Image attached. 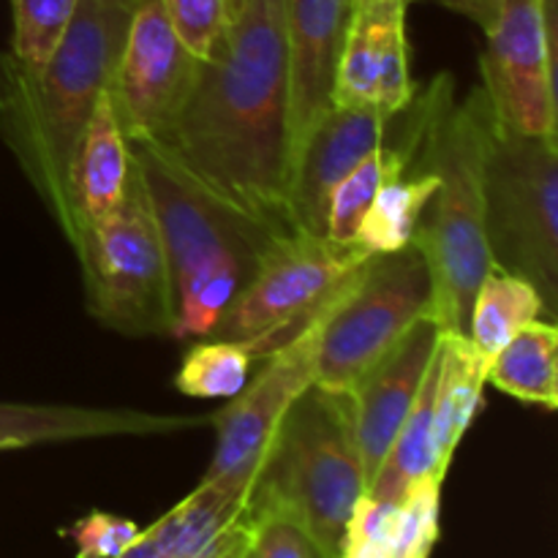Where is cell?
Wrapping results in <instances>:
<instances>
[{"mask_svg": "<svg viewBox=\"0 0 558 558\" xmlns=\"http://www.w3.org/2000/svg\"><path fill=\"white\" fill-rule=\"evenodd\" d=\"M196 183L272 234L294 232L292 69L283 0H238L167 140Z\"/></svg>", "mask_w": 558, "mask_h": 558, "instance_id": "obj_1", "label": "cell"}, {"mask_svg": "<svg viewBox=\"0 0 558 558\" xmlns=\"http://www.w3.org/2000/svg\"><path fill=\"white\" fill-rule=\"evenodd\" d=\"M134 5L80 0L63 41L41 65L0 54V140L71 248L80 238L71 196L76 153L112 80Z\"/></svg>", "mask_w": 558, "mask_h": 558, "instance_id": "obj_2", "label": "cell"}, {"mask_svg": "<svg viewBox=\"0 0 558 558\" xmlns=\"http://www.w3.org/2000/svg\"><path fill=\"white\" fill-rule=\"evenodd\" d=\"M414 118L412 167L436 174L412 243L423 251L434 276V319L441 332L469 336L480 281L494 267L485 240V161L494 112L483 87L456 101L450 74L430 80L409 104Z\"/></svg>", "mask_w": 558, "mask_h": 558, "instance_id": "obj_3", "label": "cell"}, {"mask_svg": "<svg viewBox=\"0 0 558 558\" xmlns=\"http://www.w3.org/2000/svg\"><path fill=\"white\" fill-rule=\"evenodd\" d=\"M129 145L172 270V338L199 341L213 336L278 234L196 183L158 142Z\"/></svg>", "mask_w": 558, "mask_h": 558, "instance_id": "obj_4", "label": "cell"}, {"mask_svg": "<svg viewBox=\"0 0 558 558\" xmlns=\"http://www.w3.org/2000/svg\"><path fill=\"white\" fill-rule=\"evenodd\" d=\"M365 494L352 396L311 385L278 425L245 515L287 518L314 539L322 558H341Z\"/></svg>", "mask_w": 558, "mask_h": 558, "instance_id": "obj_5", "label": "cell"}, {"mask_svg": "<svg viewBox=\"0 0 558 558\" xmlns=\"http://www.w3.org/2000/svg\"><path fill=\"white\" fill-rule=\"evenodd\" d=\"M74 254L85 305L98 325L129 338H172V270L136 167L125 199L82 229Z\"/></svg>", "mask_w": 558, "mask_h": 558, "instance_id": "obj_6", "label": "cell"}, {"mask_svg": "<svg viewBox=\"0 0 558 558\" xmlns=\"http://www.w3.org/2000/svg\"><path fill=\"white\" fill-rule=\"evenodd\" d=\"M485 240L490 262L539 292L558 316V142L501 134L485 161Z\"/></svg>", "mask_w": 558, "mask_h": 558, "instance_id": "obj_7", "label": "cell"}, {"mask_svg": "<svg viewBox=\"0 0 558 558\" xmlns=\"http://www.w3.org/2000/svg\"><path fill=\"white\" fill-rule=\"evenodd\" d=\"M371 256L325 234H278L207 338L238 341L262 360L311 325Z\"/></svg>", "mask_w": 558, "mask_h": 558, "instance_id": "obj_8", "label": "cell"}, {"mask_svg": "<svg viewBox=\"0 0 558 558\" xmlns=\"http://www.w3.org/2000/svg\"><path fill=\"white\" fill-rule=\"evenodd\" d=\"M425 316H434V276L423 251L409 243L374 254L322 319L314 385L349 392Z\"/></svg>", "mask_w": 558, "mask_h": 558, "instance_id": "obj_9", "label": "cell"}, {"mask_svg": "<svg viewBox=\"0 0 558 558\" xmlns=\"http://www.w3.org/2000/svg\"><path fill=\"white\" fill-rule=\"evenodd\" d=\"M483 31L480 87L496 131L558 142L556 0H505Z\"/></svg>", "mask_w": 558, "mask_h": 558, "instance_id": "obj_10", "label": "cell"}, {"mask_svg": "<svg viewBox=\"0 0 558 558\" xmlns=\"http://www.w3.org/2000/svg\"><path fill=\"white\" fill-rule=\"evenodd\" d=\"M332 303L298 336L265 354L262 357L265 365H259L254 381H245L243 390L229 398L227 407L210 412V425L216 428V452L202 483L232 490L248 501V490L270 450L278 425L283 423L292 403L314 385L322 319Z\"/></svg>", "mask_w": 558, "mask_h": 558, "instance_id": "obj_11", "label": "cell"}, {"mask_svg": "<svg viewBox=\"0 0 558 558\" xmlns=\"http://www.w3.org/2000/svg\"><path fill=\"white\" fill-rule=\"evenodd\" d=\"M199 58L180 41L161 0H136L109 80L114 114L131 140L163 142L194 85Z\"/></svg>", "mask_w": 558, "mask_h": 558, "instance_id": "obj_12", "label": "cell"}, {"mask_svg": "<svg viewBox=\"0 0 558 558\" xmlns=\"http://www.w3.org/2000/svg\"><path fill=\"white\" fill-rule=\"evenodd\" d=\"M409 0H379L352 11L336 69L332 104L376 107L396 118L417 96L407 38Z\"/></svg>", "mask_w": 558, "mask_h": 558, "instance_id": "obj_13", "label": "cell"}, {"mask_svg": "<svg viewBox=\"0 0 558 558\" xmlns=\"http://www.w3.org/2000/svg\"><path fill=\"white\" fill-rule=\"evenodd\" d=\"M396 118L376 107L332 104L327 109L325 118L305 134L294 153L289 178V213L294 229L327 238V207L332 191L368 153L385 145Z\"/></svg>", "mask_w": 558, "mask_h": 558, "instance_id": "obj_14", "label": "cell"}, {"mask_svg": "<svg viewBox=\"0 0 558 558\" xmlns=\"http://www.w3.org/2000/svg\"><path fill=\"white\" fill-rule=\"evenodd\" d=\"M439 338L441 327L436 325L434 316H425L349 390L368 488L385 463L403 420L417 401L420 387L439 349Z\"/></svg>", "mask_w": 558, "mask_h": 558, "instance_id": "obj_15", "label": "cell"}, {"mask_svg": "<svg viewBox=\"0 0 558 558\" xmlns=\"http://www.w3.org/2000/svg\"><path fill=\"white\" fill-rule=\"evenodd\" d=\"M352 11V0H283L292 69L294 153L332 107L338 54Z\"/></svg>", "mask_w": 558, "mask_h": 558, "instance_id": "obj_16", "label": "cell"}, {"mask_svg": "<svg viewBox=\"0 0 558 558\" xmlns=\"http://www.w3.org/2000/svg\"><path fill=\"white\" fill-rule=\"evenodd\" d=\"M202 425H210V414H158L142 409L0 401V445L5 450L114 439V436H172L196 430Z\"/></svg>", "mask_w": 558, "mask_h": 558, "instance_id": "obj_17", "label": "cell"}, {"mask_svg": "<svg viewBox=\"0 0 558 558\" xmlns=\"http://www.w3.org/2000/svg\"><path fill=\"white\" fill-rule=\"evenodd\" d=\"M131 174H134V158H131L129 136L114 114L107 87L93 109L85 136H82L74 161V178H71V196H74L80 232L107 218L125 199Z\"/></svg>", "mask_w": 558, "mask_h": 558, "instance_id": "obj_18", "label": "cell"}, {"mask_svg": "<svg viewBox=\"0 0 558 558\" xmlns=\"http://www.w3.org/2000/svg\"><path fill=\"white\" fill-rule=\"evenodd\" d=\"M485 365L469 347L466 336L441 332L436 349V396H434V428L436 458L445 472L456 458L458 445L466 436L483 403Z\"/></svg>", "mask_w": 558, "mask_h": 558, "instance_id": "obj_19", "label": "cell"}, {"mask_svg": "<svg viewBox=\"0 0 558 558\" xmlns=\"http://www.w3.org/2000/svg\"><path fill=\"white\" fill-rule=\"evenodd\" d=\"M434 396H436V354L425 374L412 412L403 420L385 463L376 472L365 499L374 505H401L414 485L425 480H441L447 472L436 458V428H434Z\"/></svg>", "mask_w": 558, "mask_h": 558, "instance_id": "obj_20", "label": "cell"}, {"mask_svg": "<svg viewBox=\"0 0 558 558\" xmlns=\"http://www.w3.org/2000/svg\"><path fill=\"white\" fill-rule=\"evenodd\" d=\"M558 327L556 322L534 319L510 338L490 360L485 385L521 403L558 409Z\"/></svg>", "mask_w": 558, "mask_h": 558, "instance_id": "obj_21", "label": "cell"}, {"mask_svg": "<svg viewBox=\"0 0 558 558\" xmlns=\"http://www.w3.org/2000/svg\"><path fill=\"white\" fill-rule=\"evenodd\" d=\"M534 319H545V305L537 289L526 278L512 276L496 265L490 267L474 294L466 336L472 352L485 365V374L490 360L510 343L521 327Z\"/></svg>", "mask_w": 558, "mask_h": 558, "instance_id": "obj_22", "label": "cell"}, {"mask_svg": "<svg viewBox=\"0 0 558 558\" xmlns=\"http://www.w3.org/2000/svg\"><path fill=\"white\" fill-rule=\"evenodd\" d=\"M407 114V129L396 145H379L374 153L363 158L341 183L336 185L327 207V238L336 243H354L357 229L368 213L371 202L376 199L381 185L398 174L409 172L414 161V118L409 107L403 109Z\"/></svg>", "mask_w": 558, "mask_h": 558, "instance_id": "obj_23", "label": "cell"}, {"mask_svg": "<svg viewBox=\"0 0 558 558\" xmlns=\"http://www.w3.org/2000/svg\"><path fill=\"white\" fill-rule=\"evenodd\" d=\"M436 174L423 167H409V172L387 180L371 202L354 243L368 254H392L407 248L414 240L428 199L436 191Z\"/></svg>", "mask_w": 558, "mask_h": 558, "instance_id": "obj_24", "label": "cell"}, {"mask_svg": "<svg viewBox=\"0 0 558 558\" xmlns=\"http://www.w3.org/2000/svg\"><path fill=\"white\" fill-rule=\"evenodd\" d=\"M436 532L420 518L398 515V505L360 501L341 558H428Z\"/></svg>", "mask_w": 558, "mask_h": 558, "instance_id": "obj_25", "label": "cell"}, {"mask_svg": "<svg viewBox=\"0 0 558 558\" xmlns=\"http://www.w3.org/2000/svg\"><path fill=\"white\" fill-rule=\"evenodd\" d=\"M248 349L238 341L199 338L183 354L174 387L189 398H234L251 376Z\"/></svg>", "mask_w": 558, "mask_h": 558, "instance_id": "obj_26", "label": "cell"}, {"mask_svg": "<svg viewBox=\"0 0 558 558\" xmlns=\"http://www.w3.org/2000/svg\"><path fill=\"white\" fill-rule=\"evenodd\" d=\"M11 49L20 63L41 65L58 49L80 0H9Z\"/></svg>", "mask_w": 558, "mask_h": 558, "instance_id": "obj_27", "label": "cell"}, {"mask_svg": "<svg viewBox=\"0 0 558 558\" xmlns=\"http://www.w3.org/2000/svg\"><path fill=\"white\" fill-rule=\"evenodd\" d=\"M161 5L180 41L199 60L210 58L234 11V0H161Z\"/></svg>", "mask_w": 558, "mask_h": 558, "instance_id": "obj_28", "label": "cell"}, {"mask_svg": "<svg viewBox=\"0 0 558 558\" xmlns=\"http://www.w3.org/2000/svg\"><path fill=\"white\" fill-rule=\"evenodd\" d=\"M140 534L142 529L129 518L98 510L65 529V537L76 545V558H114L134 545Z\"/></svg>", "mask_w": 558, "mask_h": 558, "instance_id": "obj_29", "label": "cell"}, {"mask_svg": "<svg viewBox=\"0 0 558 558\" xmlns=\"http://www.w3.org/2000/svg\"><path fill=\"white\" fill-rule=\"evenodd\" d=\"M251 537V558H322L314 539L287 518H256Z\"/></svg>", "mask_w": 558, "mask_h": 558, "instance_id": "obj_30", "label": "cell"}, {"mask_svg": "<svg viewBox=\"0 0 558 558\" xmlns=\"http://www.w3.org/2000/svg\"><path fill=\"white\" fill-rule=\"evenodd\" d=\"M447 9L458 11V14L469 16V20L477 22L480 27H488L490 20L496 16V11L501 9L505 0H439Z\"/></svg>", "mask_w": 558, "mask_h": 558, "instance_id": "obj_31", "label": "cell"}, {"mask_svg": "<svg viewBox=\"0 0 558 558\" xmlns=\"http://www.w3.org/2000/svg\"><path fill=\"white\" fill-rule=\"evenodd\" d=\"M114 558H163V554L156 548V543H153V539H150V534H147L145 529H142V534H140V537H136V543L129 545V548H125L123 554L114 556Z\"/></svg>", "mask_w": 558, "mask_h": 558, "instance_id": "obj_32", "label": "cell"}, {"mask_svg": "<svg viewBox=\"0 0 558 558\" xmlns=\"http://www.w3.org/2000/svg\"><path fill=\"white\" fill-rule=\"evenodd\" d=\"M251 537H254V534H251ZM232 558H251V539H248V543H245L243 548H240L238 554H234Z\"/></svg>", "mask_w": 558, "mask_h": 558, "instance_id": "obj_33", "label": "cell"}, {"mask_svg": "<svg viewBox=\"0 0 558 558\" xmlns=\"http://www.w3.org/2000/svg\"><path fill=\"white\" fill-rule=\"evenodd\" d=\"M371 3H379V0H352L354 9H363V5H371Z\"/></svg>", "mask_w": 558, "mask_h": 558, "instance_id": "obj_34", "label": "cell"}, {"mask_svg": "<svg viewBox=\"0 0 558 558\" xmlns=\"http://www.w3.org/2000/svg\"><path fill=\"white\" fill-rule=\"evenodd\" d=\"M0 452H9V450H5V447H3V445H0Z\"/></svg>", "mask_w": 558, "mask_h": 558, "instance_id": "obj_35", "label": "cell"}, {"mask_svg": "<svg viewBox=\"0 0 558 558\" xmlns=\"http://www.w3.org/2000/svg\"><path fill=\"white\" fill-rule=\"evenodd\" d=\"M234 5H238V0H234Z\"/></svg>", "mask_w": 558, "mask_h": 558, "instance_id": "obj_36", "label": "cell"}]
</instances>
